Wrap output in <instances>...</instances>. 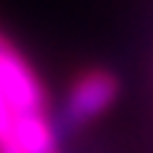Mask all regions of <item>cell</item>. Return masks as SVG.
Segmentation results:
<instances>
[{
  "label": "cell",
  "instance_id": "cell-1",
  "mask_svg": "<svg viewBox=\"0 0 153 153\" xmlns=\"http://www.w3.org/2000/svg\"><path fill=\"white\" fill-rule=\"evenodd\" d=\"M121 94V78L108 67H86L81 70L73 83L67 86V94L59 105V113H54V124L59 137L75 134L86 126H91L100 116H105Z\"/></svg>",
  "mask_w": 153,
  "mask_h": 153
}]
</instances>
